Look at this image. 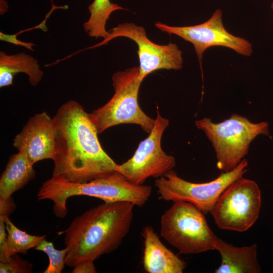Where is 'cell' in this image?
<instances>
[{
  "label": "cell",
  "mask_w": 273,
  "mask_h": 273,
  "mask_svg": "<svg viewBox=\"0 0 273 273\" xmlns=\"http://www.w3.org/2000/svg\"><path fill=\"white\" fill-rule=\"evenodd\" d=\"M53 120L55 144L53 176L84 183L117 171V163L103 150L90 116L77 102L69 100Z\"/></svg>",
  "instance_id": "1"
},
{
  "label": "cell",
  "mask_w": 273,
  "mask_h": 273,
  "mask_svg": "<svg viewBox=\"0 0 273 273\" xmlns=\"http://www.w3.org/2000/svg\"><path fill=\"white\" fill-rule=\"evenodd\" d=\"M135 205L128 202L106 203L77 216L64 235L68 248L65 265L74 267L84 260L94 261L116 250L128 233Z\"/></svg>",
  "instance_id": "2"
},
{
  "label": "cell",
  "mask_w": 273,
  "mask_h": 273,
  "mask_svg": "<svg viewBox=\"0 0 273 273\" xmlns=\"http://www.w3.org/2000/svg\"><path fill=\"white\" fill-rule=\"evenodd\" d=\"M151 192L150 186L134 184L116 171L84 183H73L52 175L42 183L37 197L39 201L51 200L54 214L63 218L67 214V200L70 197L87 196L106 203L128 202L142 207Z\"/></svg>",
  "instance_id": "3"
},
{
  "label": "cell",
  "mask_w": 273,
  "mask_h": 273,
  "mask_svg": "<svg viewBox=\"0 0 273 273\" xmlns=\"http://www.w3.org/2000/svg\"><path fill=\"white\" fill-rule=\"evenodd\" d=\"M195 125L211 142L217 159V167L223 172L233 170L248 154L252 141L260 134L269 135L266 122L252 123L237 114L219 123L205 117Z\"/></svg>",
  "instance_id": "4"
},
{
  "label": "cell",
  "mask_w": 273,
  "mask_h": 273,
  "mask_svg": "<svg viewBox=\"0 0 273 273\" xmlns=\"http://www.w3.org/2000/svg\"><path fill=\"white\" fill-rule=\"evenodd\" d=\"M139 72V67H133L113 75V97L104 106L89 113L98 134L110 127L127 123L139 125L147 133L151 131L155 119L143 111L138 101L142 82Z\"/></svg>",
  "instance_id": "5"
},
{
  "label": "cell",
  "mask_w": 273,
  "mask_h": 273,
  "mask_svg": "<svg viewBox=\"0 0 273 273\" xmlns=\"http://www.w3.org/2000/svg\"><path fill=\"white\" fill-rule=\"evenodd\" d=\"M204 214L190 203L173 202L161 217L160 237L182 254L215 250L218 238L209 227Z\"/></svg>",
  "instance_id": "6"
},
{
  "label": "cell",
  "mask_w": 273,
  "mask_h": 273,
  "mask_svg": "<svg viewBox=\"0 0 273 273\" xmlns=\"http://www.w3.org/2000/svg\"><path fill=\"white\" fill-rule=\"evenodd\" d=\"M248 165V162L244 158L233 170L222 172L215 179L203 183L186 180L171 169L163 176L157 178L155 186L159 199L187 202L207 214L212 210L222 192L247 172Z\"/></svg>",
  "instance_id": "7"
},
{
  "label": "cell",
  "mask_w": 273,
  "mask_h": 273,
  "mask_svg": "<svg viewBox=\"0 0 273 273\" xmlns=\"http://www.w3.org/2000/svg\"><path fill=\"white\" fill-rule=\"evenodd\" d=\"M261 205L258 185L242 177L222 192L210 213L220 229L244 232L258 219Z\"/></svg>",
  "instance_id": "8"
},
{
  "label": "cell",
  "mask_w": 273,
  "mask_h": 273,
  "mask_svg": "<svg viewBox=\"0 0 273 273\" xmlns=\"http://www.w3.org/2000/svg\"><path fill=\"white\" fill-rule=\"evenodd\" d=\"M169 122L157 110L154 125L148 136L140 142L129 159L118 164L117 171L130 182L143 185L147 178L161 177L175 166L174 158L166 154L161 148L162 136Z\"/></svg>",
  "instance_id": "9"
},
{
  "label": "cell",
  "mask_w": 273,
  "mask_h": 273,
  "mask_svg": "<svg viewBox=\"0 0 273 273\" xmlns=\"http://www.w3.org/2000/svg\"><path fill=\"white\" fill-rule=\"evenodd\" d=\"M108 32V36L102 41L89 48L106 44L118 37L132 39L138 47L139 78L142 81L149 74L158 70H179L183 67L182 52L176 44L170 42L167 45H159L154 43L147 36L142 26L133 23H124L112 28Z\"/></svg>",
  "instance_id": "10"
},
{
  "label": "cell",
  "mask_w": 273,
  "mask_h": 273,
  "mask_svg": "<svg viewBox=\"0 0 273 273\" xmlns=\"http://www.w3.org/2000/svg\"><path fill=\"white\" fill-rule=\"evenodd\" d=\"M222 12L216 10L212 16L203 23L188 26H171L156 22L155 26L169 34H175L194 46L200 66L203 54L208 48L222 46L233 50L238 54L250 56L252 52L251 43L245 38L229 33L222 20Z\"/></svg>",
  "instance_id": "11"
},
{
  "label": "cell",
  "mask_w": 273,
  "mask_h": 273,
  "mask_svg": "<svg viewBox=\"0 0 273 273\" xmlns=\"http://www.w3.org/2000/svg\"><path fill=\"white\" fill-rule=\"evenodd\" d=\"M55 144V128L46 112L31 117L13 141V146L24 153L33 164L47 159L53 160Z\"/></svg>",
  "instance_id": "12"
},
{
  "label": "cell",
  "mask_w": 273,
  "mask_h": 273,
  "mask_svg": "<svg viewBox=\"0 0 273 273\" xmlns=\"http://www.w3.org/2000/svg\"><path fill=\"white\" fill-rule=\"evenodd\" d=\"M144 239L143 264L148 273H182L187 263L167 248L150 225L142 232Z\"/></svg>",
  "instance_id": "13"
},
{
  "label": "cell",
  "mask_w": 273,
  "mask_h": 273,
  "mask_svg": "<svg viewBox=\"0 0 273 273\" xmlns=\"http://www.w3.org/2000/svg\"><path fill=\"white\" fill-rule=\"evenodd\" d=\"M33 164L23 153L12 155L0 178V210L9 211L15 207L12 194L35 177Z\"/></svg>",
  "instance_id": "14"
},
{
  "label": "cell",
  "mask_w": 273,
  "mask_h": 273,
  "mask_svg": "<svg viewBox=\"0 0 273 273\" xmlns=\"http://www.w3.org/2000/svg\"><path fill=\"white\" fill-rule=\"evenodd\" d=\"M215 250L219 252L221 262L215 273L261 272L256 244L236 247L218 238Z\"/></svg>",
  "instance_id": "15"
},
{
  "label": "cell",
  "mask_w": 273,
  "mask_h": 273,
  "mask_svg": "<svg viewBox=\"0 0 273 273\" xmlns=\"http://www.w3.org/2000/svg\"><path fill=\"white\" fill-rule=\"evenodd\" d=\"M18 73L26 74L33 86L38 84L43 75L37 60L32 56L23 52L8 55L1 51L0 87L12 85L14 77Z\"/></svg>",
  "instance_id": "16"
},
{
  "label": "cell",
  "mask_w": 273,
  "mask_h": 273,
  "mask_svg": "<svg viewBox=\"0 0 273 273\" xmlns=\"http://www.w3.org/2000/svg\"><path fill=\"white\" fill-rule=\"evenodd\" d=\"M88 9L90 17L84 23L83 28L89 36L96 38H106L109 34L105 28L106 23L110 15L115 11L125 10L110 0H94Z\"/></svg>",
  "instance_id": "17"
},
{
  "label": "cell",
  "mask_w": 273,
  "mask_h": 273,
  "mask_svg": "<svg viewBox=\"0 0 273 273\" xmlns=\"http://www.w3.org/2000/svg\"><path fill=\"white\" fill-rule=\"evenodd\" d=\"M7 232V256L10 257L18 253L26 254L28 251L35 248L46 237V235L35 236L28 234L18 229L10 220L9 216H4Z\"/></svg>",
  "instance_id": "18"
},
{
  "label": "cell",
  "mask_w": 273,
  "mask_h": 273,
  "mask_svg": "<svg viewBox=\"0 0 273 273\" xmlns=\"http://www.w3.org/2000/svg\"><path fill=\"white\" fill-rule=\"evenodd\" d=\"M35 250L45 253L48 256L49 263L43 273H61L66 262L68 248L66 247L62 250L55 248L53 243L45 239L35 248Z\"/></svg>",
  "instance_id": "19"
},
{
  "label": "cell",
  "mask_w": 273,
  "mask_h": 273,
  "mask_svg": "<svg viewBox=\"0 0 273 273\" xmlns=\"http://www.w3.org/2000/svg\"><path fill=\"white\" fill-rule=\"evenodd\" d=\"M32 265L17 254L12 256L8 261L0 263V272L30 273L32 272Z\"/></svg>",
  "instance_id": "20"
},
{
  "label": "cell",
  "mask_w": 273,
  "mask_h": 273,
  "mask_svg": "<svg viewBox=\"0 0 273 273\" xmlns=\"http://www.w3.org/2000/svg\"><path fill=\"white\" fill-rule=\"evenodd\" d=\"M5 215H0V261L1 262H6L9 259L7 256V233L5 222Z\"/></svg>",
  "instance_id": "21"
},
{
  "label": "cell",
  "mask_w": 273,
  "mask_h": 273,
  "mask_svg": "<svg viewBox=\"0 0 273 273\" xmlns=\"http://www.w3.org/2000/svg\"><path fill=\"white\" fill-rule=\"evenodd\" d=\"M73 273H95L96 268L94 261L90 260L81 261L76 264L72 270Z\"/></svg>",
  "instance_id": "22"
},
{
  "label": "cell",
  "mask_w": 273,
  "mask_h": 273,
  "mask_svg": "<svg viewBox=\"0 0 273 273\" xmlns=\"http://www.w3.org/2000/svg\"><path fill=\"white\" fill-rule=\"evenodd\" d=\"M17 36L15 35H8L4 33L0 32V39L1 40L6 41L17 46H21L27 49L33 51L32 47L34 44L32 42H26L21 41L17 38Z\"/></svg>",
  "instance_id": "23"
},
{
  "label": "cell",
  "mask_w": 273,
  "mask_h": 273,
  "mask_svg": "<svg viewBox=\"0 0 273 273\" xmlns=\"http://www.w3.org/2000/svg\"><path fill=\"white\" fill-rule=\"evenodd\" d=\"M271 8L273 9V3L271 4Z\"/></svg>",
  "instance_id": "24"
}]
</instances>
